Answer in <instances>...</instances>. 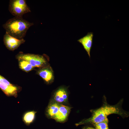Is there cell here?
Instances as JSON below:
<instances>
[{
    "mask_svg": "<svg viewBox=\"0 0 129 129\" xmlns=\"http://www.w3.org/2000/svg\"><path fill=\"white\" fill-rule=\"evenodd\" d=\"M123 101V99H122L116 104L111 105L108 103L106 98L104 97L103 99L102 106L97 108L91 110V116L76 123L75 124L76 126L87 124H94L99 123L108 119V117L112 114L118 115L123 118L128 117L129 116V112L124 110L122 108Z\"/></svg>",
    "mask_w": 129,
    "mask_h": 129,
    "instance_id": "cell-1",
    "label": "cell"
},
{
    "mask_svg": "<svg viewBox=\"0 0 129 129\" xmlns=\"http://www.w3.org/2000/svg\"><path fill=\"white\" fill-rule=\"evenodd\" d=\"M33 23L30 22L22 17H14L8 20L3 25L6 32L19 39L23 38Z\"/></svg>",
    "mask_w": 129,
    "mask_h": 129,
    "instance_id": "cell-2",
    "label": "cell"
},
{
    "mask_svg": "<svg viewBox=\"0 0 129 129\" xmlns=\"http://www.w3.org/2000/svg\"><path fill=\"white\" fill-rule=\"evenodd\" d=\"M25 0H10L9 5V10L15 17H22L23 15L31 12L30 7Z\"/></svg>",
    "mask_w": 129,
    "mask_h": 129,
    "instance_id": "cell-3",
    "label": "cell"
},
{
    "mask_svg": "<svg viewBox=\"0 0 129 129\" xmlns=\"http://www.w3.org/2000/svg\"><path fill=\"white\" fill-rule=\"evenodd\" d=\"M17 58L24 60L28 62L34 68L43 67L46 66L47 62L44 57L41 55L30 54L21 53Z\"/></svg>",
    "mask_w": 129,
    "mask_h": 129,
    "instance_id": "cell-4",
    "label": "cell"
},
{
    "mask_svg": "<svg viewBox=\"0 0 129 129\" xmlns=\"http://www.w3.org/2000/svg\"><path fill=\"white\" fill-rule=\"evenodd\" d=\"M68 88L64 86H61L54 92L50 101L60 104L66 105L68 103Z\"/></svg>",
    "mask_w": 129,
    "mask_h": 129,
    "instance_id": "cell-5",
    "label": "cell"
},
{
    "mask_svg": "<svg viewBox=\"0 0 129 129\" xmlns=\"http://www.w3.org/2000/svg\"><path fill=\"white\" fill-rule=\"evenodd\" d=\"M3 40L7 48L12 51L16 49L25 41L24 38L17 39L11 36L6 32L4 36Z\"/></svg>",
    "mask_w": 129,
    "mask_h": 129,
    "instance_id": "cell-6",
    "label": "cell"
},
{
    "mask_svg": "<svg viewBox=\"0 0 129 129\" xmlns=\"http://www.w3.org/2000/svg\"><path fill=\"white\" fill-rule=\"evenodd\" d=\"M72 108L68 106L60 104L58 111L54 119L60 123L66 122Z\"/></svg>",
    "mask_w": 129,
    "mask_h": 129,
    "instance_id": "cell-7",
    "label": "cell"
},
{
    "mask_svg": "<svg viewBox=\"0 0 129 129\" xmlns=\"http://www.w3.org/2000/svg\"><path fill=\"white\" fill-rule=\"evenodd\" d=\"M37 74L47 84L51 83L54 80L53 71L49 66L42 67L38 71Z\"/></svg>",
    "mask_w": 129,
    "mask_h": 129,
    "instance_id": "cell-8",
    "label": "cell"
},
{
    "mask_svg": "<svg viewBox=\"0 0 129 129\" xmlns=\"http://www.w3.org/2000/svg\"><path fill=\"white\" fill-rule=\"evenodd\" d=\"M93 36L92 32H89L84 37L79 39L78 41L82 45L90 58V52L92 46Z\"/></svg>",
    "mask_w": 129,
    "mask_h": 129,
    "instance_id": "cell-9",
    "label": "cell"
},
{
    "mask_svg": "<svg viewBox=\"0 0 129 129\" xmlns=\"http://www.w3.org/2000/svg\"><path fill=\"white\" fill-rule=\"evenodd\" d=\"M59 105L60 104L50 101L45 111V115L47 118L54 119L58 111Z\"/></svg>",
    "mask_w": 129,
    "mask_h": 129,
    "instance_id": "cell-10",
    "label": "cell"
},
{
    "mask_svg": "<svg viewBox=\"0 0 129 129\" xmlns=\"http://www.w3.org/2000/svg\"><path fill=\"white\" fill-rule=\"evenodd\" d=\"M0 88L7 95L15 96L17 95L18 88L14 85L8 86L0 83Z\"/></svg>",
    "mask_w": 129,
    "mask_h": 129,
    "instance_id": "cell-11",
    "label": "cell"
},
{
    "mask_svg": "<svg viewBox=\"0 0 129 129\" xmlns=\"http://www.w3.org/2000/svg\"><path fill=\"white\" fill-rule=\"evenodd\" d=\"M36 112L34 111H27L24 114L22 120L25 124L29 126L34 121L35 118Z\"/></svg>",
    "mask_w": 129,
    "mask_h": 129,
    "instance_id": "cell-12",
    "label": "cell"
},
{
    "mask_svg": "<svg viewBox=\"0 0 129 129\" xmlns=\"http://www.w3.org/2000/svg\"><path fill=\"white\" fill-rule=\"evenodd\" d=\"M19 64L20 68L26 72L32 70L34 68L28 61L24 59H19Z\"/></svg>",
    "mask_w": 129,
    "mask_h": 129,
    "instance_id": "cell-13",
    "label": "cell"
},
{
    "mask_svg": "<svg viewBox=\"0 0 129 129\" xmlns=\"http://www.w3.org/2000/svg\"><path fill=\"white\" fill-rule=\"evenodd\" d=\"M108 118L102 122L93 124L96 129H109L108 124Z\"/></svg>",
    "mask_w": 129,
    "mask_h": 129,
    "instance_id": "cell-14",
    "label": "cell"
},
{
    "mask_svg": "<svg viewBox=\"0 0 129 129\" xmlns=\"http://www.w3.org/2000/svg\"><path fill=\"white\" fill-rule=\"evenodd\" d=\"M0 83L8 86L13 85L10 83L7 79L0 75Z\"/></svg>",
    "mask_w": 129,
    "mask_h": 129,
    "instance_id": "cell-15",
    "label": "cell"
},
{
    "mask_svg": "<svg viewBox=\"0 0 129 129\" xmlns=\"http://www.w3.org/2000/svg\"><path fill=\"white\" fill-rule=\"evenodd\" d=\"M82 129H96L95 128L89 126H85Z\"/></svg>",
    "mask_w": 129,
    "mask_h": 129,
    "instance_id": "cell-16",
    "label": "cell"
}]
</instances>
